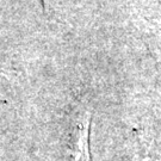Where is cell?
Instances as JSON below:
<instances>
[{
    "label": "cell",
    "instance_id": "cell-1",
    "mask_svg": "<svg viewBox=\"0 0 161 161\" xmlns=\"http://www.w3.org/2000/svg\"><path fill=\"white\" fill-rule=\"evenodd\" d=\"M54 1H55V0H42V3H43L44 7H46V10L47 8H49V7L54 4Z\"/></svg>",
    "mask_w": 161,
    "mask_h": 161
},
{
    "label": "cell",
    "instance_id": "cell-2",
    "mask_svg": "<svg viewBox=\"0 0 161 161\" xmlns=\"http://www.w3.org/2000/svg\"><path fill=\"white\" fill-rule=\"evenodd\" d=\"M1 82H3V78H1V76H0V84H1Z\"/></svg>",
    "mask_w": 161,
    "mask_h": 161
}]
</instances>
